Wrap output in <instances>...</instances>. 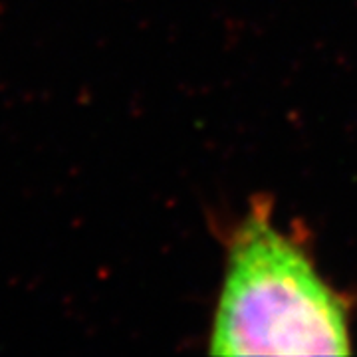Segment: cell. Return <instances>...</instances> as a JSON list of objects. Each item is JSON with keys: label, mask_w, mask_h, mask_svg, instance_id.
Returning <instances> with one entry per match:
<instances>
[{"label": "cell", "mask_w": 357, "mask_h": 357, "mask_svg": "<svg viewBox=\"0 0 357 357\" xmlns=\"http://www.w3.org/2000/svg\"><path fill=\"white\" fill-rule=\"evenodd\" d=\"M349 349L342 298L306 252L274 229L266 206L255 204L230 241L211 354L345 356Z\"/></svg>", "instance_id": "cell-1"}]
</instances>
